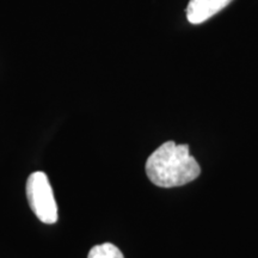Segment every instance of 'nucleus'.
<instances>
[{"mask_svg": "<svg viewBox=\"0 0 258 258\" xmlns=\"http://www.w3.org/2000/svg\"><path fill=\"white\" fill-rule=\"evenodd\" d=\"M146 173L154 185L175 188L195 180L201 173V167L190 156L188 145L167 141L148 157Z\"/></svg>", "mask_w": 258, "mask_h": 258, "instance_id": "f257e3e1", "label": "nucleus"}, {"mask_svg": "<svg viewBox=\"0 0 258 258\" xmlns=\"http://www.w3.org/2000/svg\"><path fill=\"white\" fill-rule=\"evenodd\" d=\"M27 198L35 215L44 224L57 221V206L48 176L42 171L32 172L27 182Z\"/></svg>", "mask_w": 258, "mask_h": 258, "instance_id": "f03ea898", "label": "nucleus"}, {"mask_svg": "<svg viewBox=\"0 0 258 258\" xmlns=\"http://www.w3.org/2000/svg\"><path fill=\"white\" fill-rule=\"evenodd\" d=\"M232 0H190L186 18L191 24H201L225 9Z\"/></svg>", "mask_w": 258, "mask_h": 258, "instance_id": "7ed1b4c3", "label": "nucleus"}, {"mask_svg": "<svg viewBox=\"0 0 258 258\" xmlns=\"http://www.w3.org/2000/svg\"><path fill=\"white\" fill-rule=\"evenodd\" d=\"M88 258H124L117 246L111 243H104L93 246Z\"/></svg>", "mask_w": 258, "mask_h": 258, "instance_id": "20e7f679", "label": "nucleus"}]
</instances>
